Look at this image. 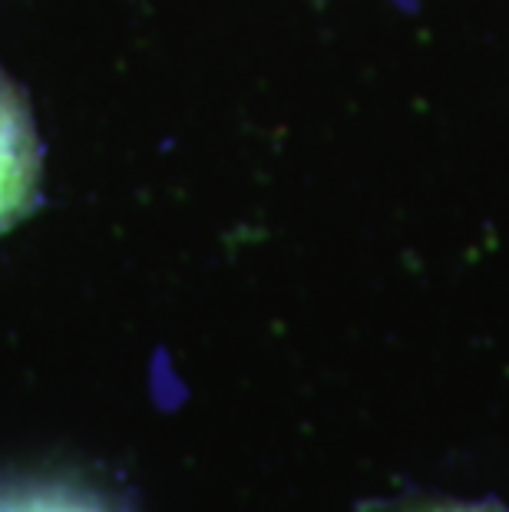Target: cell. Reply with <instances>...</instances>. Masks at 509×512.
Returning <instances> with one entry per match:
<instances>
[{"label": "cell", "instance_id": "cell-3", "mask_svg": "<svg viewBox=\"0 0 509 512\" xmlns=\"http://www.w3.org/2000/svg\"><path fill=\"white\" fill-rule=\"evenodd\" d=\"M417 512H500V509H486V506H430Z\"/></svg>", "mask_w": 509, "mask_h": 512}, {"label": "cell", "instance_id": "cell-2", "mask_svg": "<svg viewBox=\"0 0 509 512\" xmlns=\"http://www.w3.org/2000/svg\"><path fill=\"white\" fill-rule=\"evenodd\" d=\"M0 512H116V509L80 486L0 483Z\"/></svg>", "mask_w": 509, "mask_h": 512}, {"label": "cell", "instance_id": "cell-1", "mask_svg": "<svg viewBox=\"0 0 509 512\" xmlns=\"http://www.w3.org/2000/svg\"><path fill=\"white\" fill-rule=\"evenodd\" d=\"M40 146L20 93L0 76V232H7L34 202Z\"/></svg>", "mask_w": 509, "mask_h": 512}]
</instances>
